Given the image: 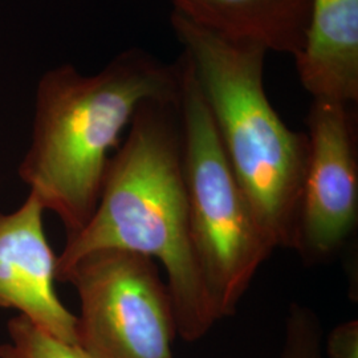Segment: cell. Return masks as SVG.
<instances>
[{"mask_svg": "<svg viewBox=\"0 0 358 358\" xmlns=\"http://www.w3.org/2000/svg\"><path fill=\"white\" fill-rule=\"evenodd\" d=\"M307 127L294 250L308 264H317L338 255L357 229V115L353 103L313 99Z\"/></svg>", "mask_w": 358, "mask_h": 358, "instance_id": "6", "label": "cell"}, {"mask_svg": "<svg viewBox=\"0 0 358 358\" xmlns=\"http://www.w3.org/2000/svg\"><path fill=\"white\" fill-rule=\"evenodd\" d=\"M328 358H358V321L337 325L327 340Z\"/></svg>", "mask_w": 358, "mask_h": 358, "instance_id": "12", "label": "cell"}, {"mask_svg": "<svg viewBox=\"0 0 358 358\" xmlns=\"http://www.w3.org/2000/svg\"><path fill=\"white\" fill-rule=\"evenodd\" d=\"M44 214L32 192L16 210L0 213V308L77 345V316L56 292L57 256L47 239Z\"/></svg>", "mask_w": 358, "mask_h": 358, "instance_id": "7", "label": "cell"}, {"mask_svg": "<svg viewBox=\"0 0 358 358\" xmlns=\"http://www.w3.org/2000/svg\"><path fill=\"white\" fill-rule=\"evenodd\" d=\"M282 358H322L321 322L310 308L291 304Z\"/></svg>", "mask_w": 358, "mask_h": 358, "instance_id": "11", "label": "cell"}, {"mask_svg": "<svg viewBox=\"0 0 358 358\" xmlns=\"http://www.w3.org/2000/svg\"><path fill=\"white\" fill-rule=\"evenodd\" d=\"M182 63L150 52H121L94 75L62 64L38 84L31 142L17 174L45 211L62 220L66 238L90 222L110 158L142 103L178 99Z\"/></svg>", "mask_w": 358, "mask_h": 358, "instance_id": "2", "label": "cell"}, {"mask_svg": "<svg viewBox=\"0 0 358 358\" xmlns=\"http://www.w3.org/2000/svg\"><path fill=\"white\" fill-rule=\"evenodd\" d=\"M176 13L220 36L296 59L306 47L312 0H171Z\"/></svg>", "mask_w": 358, "mask_h": 358, "instance_id": "9", "label": "cell"}, {"mask_svg": "<svg viewBox=\"0 0 358 358\" xmlns=\"http://www.w3.org/2000/svg\"><path fill=\"white\" fill-rule=\"evenodd\" d=\"M179 113L192 244L217 320L235 315L275 251L235 177L189 57L182 53Z\"/></svg>", "mask_w": 358, "mask_h": 358, "instance_id": "4", "label": "cell"}, {"mask_svg": "<svg viewBox=\"0 0 358 358\" xmlns=\"http://www.w3.org/2000/svg\"><path fill=\"white\" fill-rule=\"evenodd\" d=\"M231 169L273 250H294L307 171V133L288 128L264 90L267 50L171 13Z\"/></svg>", "mask_w": 358, "mask_h": 358, "instance_id": "3", "label": "cell"}, {"mask_svg": "<svg viewBox=\"0 0 358 358\" xmlns=\"http://www.w3.org/2000/svg\"><path fill=\"white\" fill-rule=\"evenodd\" d=\"M7 336L0 344V358H88L78 346L40 329L22 315L8 320Z\"/></svg>", "mask_w": 358, "mask_h": 358, "instance_id": "10", "label": "cell"}, {"mask_svg": "<svg viewBox=\"0 0 358 358\" xmlns=\"http://www.w3.org/2000/svg\"><path fill=\"white\" fill-rule=\"evenodd\" d=\"M103 250L149 256L166 271L178 336L203 338L217 324L192 244L182 164L178 99L142 103L109 161L97 207L57 256V282L77 260Z\"/></svg>", "mask_w": 358, "mask_h": 358, "instance_id": "1", "label": "cell"}, {"mask_svg": "<svg viewBox=\"0 0 358 358\" xmlns=\"http://www.w3.org/2000/svg\"><path fill=\"white\" fill-rule=\"evenodd\" d=\"M59 282L80 299L77 346L88 358H176L173 299L149 256L120 250L81 257Z\"/></svg>", "mask_w": 358, "mask_h": 358, "instance_id": "5", "label": "cell"}, {"mask_svg": "<svg viewBox=\"0 0 358 358\" xmlns=\"http://www.w3.org/2000/svg\"><path fill=\"white\" fill-rule=\"evenodd\" d=\"M313 99L358 100V0H312L303 52L294 59Z\"/></svg>", "mask_w": 358, "mask_h": 358, "instance_id": "8", "label": "cell"}]
</instances>
